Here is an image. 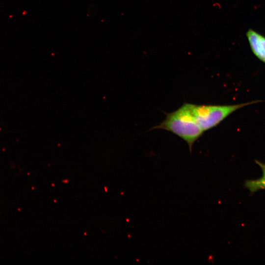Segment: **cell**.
Instances as JSON below:
<instances>
[{"instance_id": "277c9868", "label": "cell", "mask_w": 265, "mask_h": 265, "mask_svg": "<svg viewBox=\"0 0 265 265\" xmlns=\"http://www.w3.org/2000/svg\"><path fill=\"white\" fill-rule=\"evenodd\" d=\"M244 186L251 193H254L259 190L265 189V181L260 178L246 180L244 183Z\"/></svg>"}, {"instance_id": "6da1fadb", "label": "cell", "mask_w": 265, "mask_h": 265, "mask_svg": "<svg viewBox=\"0 0 265 265\" xmlns=\"http://www.w3.org/2000/svg\"><path fill=\"white\" fill-rule=\"evenodd\" d=\"M153 129H161L169 131L185 140L191 152L195 142L204 132L193 121L184 103L174 111L166 114L165 119Z\"/></svg>"}, {"instance_id": "5b68a950", "label": "cell", "mask_w": 265, "mask_h": 265, "mask_svg": "<svg viewBox=\"0 0 265 265\" xmlns=\"http://www.w3.org/2000/svg\"><path fill=\"white\" fill-rule=\"evenodd\" d=\"M255 162L261 168L262 170L263 175L260 179L264 181H265V164L258 160H255Z\"/></svg>"}, {"instance_id": "3957f363", "label": "cell", "mask_w": 265, "mask_h": 265, "mask_svg": "<svg viewBox=\"0 0 265 265\" xmlns=\"http://www.w3.org/2000/svg\"><path fill=\"white\" fill-rule=\"evenodd\" d=\"M246 36L253 54L265 63V36L249 28Z\"/></svg>"}, {"instance_id": "7a4b0ae2", "label": "cell", "mask_w": 265, "mask_h": 265, "mask_svg": "<svg viewBox=\"0 0 265 265\" xmlns=\"http://www.w3.org/2000/svg\"><path fill=\"white\" fill-rule=\"evenodd\" d=\"M255 100L229 105H200L185 103L193 121L205 132L223 121L235 111L244 106L262 102Z\"/></svg>"}]
</instances>
